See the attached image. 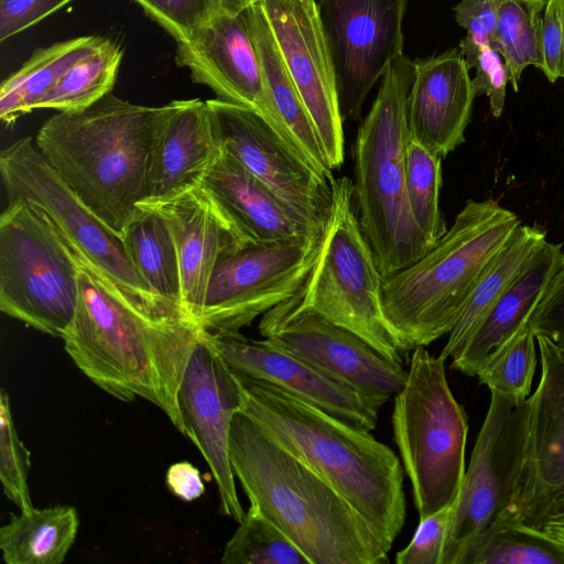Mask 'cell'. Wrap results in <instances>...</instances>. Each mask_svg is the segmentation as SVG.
<instances>
[{"label": "cell", "instance_id": "1", "mask_svg": "<svg viewBox=\"0 0 564 564\" xmlns=\"http://www.w3.org/2000/svg\"><path fill=\"white\" fill-rule=\"evenodd\" d=\"M75 252L79 295L62 336L65 351L101 390L123 402L141 398L153 403L185 435L178 390L206 330L180 308L131 300Z\"/></svg>", "mask_w": 564, "mask_h": 564}, {"label": "cell", "instance_id": "2", "mask_svg": "<svg viewBox=\"0 0 564 564\" xmlns=\"http://www.w3.org/2000/svg\"><path fill=\"white\" fill-rule=\"evenodd\" d=\"M237 376L243 392L240 412L333 487L390 551L406 513L404 470L395 453L369 431L280 387Z\"/></svg>", "mask_w": 564, "mask_h": 564}, {"label": "cell", "instance_id": "3", "mask_svg": "<svg viewBox=\"0 0 564 564\" xmlns=\"http://www.w3.org/2000/svg\"><path fill=\"white\" fill-rule=\"evenodd\" d=\"M174 108L142 106L112 93L91 106L58 112L35 144L80 200L121 235L148 195L155 143Z\"/></svg>", "mask_w": 564, "mask_h": 564}, {"label": "cell", "instance_id": "4", "mask_svg": "<svg viewBox=\"0 0 564 564\" xmlns=\"http://www.w3.org/2000/svg\"><path fill=\"white\" fill-rule=\"evenodd\" d=\"M229 456L250 505L273 522L310 564L389 562V551L366 520L242 412L231 422Z\"/></svg>", "mask_w": 564, "mask_h": 564}, {"label": "cell", "instance_id": "5", "mask_svg": "<svg viewBox=\"0 0 564 564\" xmlns=\"http://www.w3.org/2000/svg\"><path fill=\"white\" fill-rule=\"evenodd\" d=\"M519 225L496 200L468 199L426 254L383 280L384 315L406 351L448 335L484 268Z\"/></svg>", "mask_w": 564, "mask_h": 564}, {"label": "cell", "instance_id": "6", "mask_svg": "<svg viewBox=\"0 0 564 564\" xmlns=\"http://www.w3.org/2000/svg\"><path fill=\"white\" fill-rule=\"evenodd\" d=\"M413 78L414 61L408 56L390 63L354 144L357 217L383 279L433 248L414 221L406 195L404 154Z\"/></svg>", "mask_w": 564, "mask_h": 564}, {"label": "cell", "instance_id": "7", "mask_svg": "<svg viewBox=\"0 0 564 564\" xmlns=\"http://www.w3.org/2000/svg\"><path fill=\"white\" fill-rule=\"evenodd\" d=\"M391 421L419 519L454 505L466 471L468 416L449 388L445 360L424 346L412 350Z\"/></svg>", "mask_w": 564, "mask_h": 564}, {"label": "cell", "instance_id": "8", "mask_svg": "<svg viewBox=\"0 0 564 564\" xmlns=\"http://www.w3.org/2000/svg\"><path fill=\"white\" fill-rule=\"evenodd\" d=\"M383 276L357 217L352 181H332V202L313 268L293 296L299 305L352 332L403 366L409 351L388 323Z\"/></svg>", "mask_w": 564, "mask_h": 564}, {"label": "cell", "instance_id": "9", "mask_svg": "<svg viewBox=\"0 0 564 564\" xmlns=\"http://www.w3.org/2000/svg\"><path fill=\"white\" fill-rule=\"evenodd\" d=\"M78 295L74 248L42 208L23 199L8 200L0 216V310L62 338Z\"/></svg>", "mask_w": 564, "mask_h": 564}, {"label": "cell", "instance_id": "10", "mask_svg": "<svg viewBox=\"0 0 564 564\" xmlns=\"http://www.w3.org/2000/svg\"><path fill=\"white\" fill-rule=\"evenodd\" d=\"M0 172L8 200L23 199L42 208L70 246L123 294L150 306L181 308L148 291L121 235L80 200L31 138L1 151Z\"/></svg>", "mask_w": 564, "mask_h": 564}, {"label": "cell", "instance_id": "11", "mask_svg": "<svg viewBox=\"0 0 564 564\" xmlns=\"http://www.w3.org/2000/svg\"><path fill=\"white\" fill-rule=\"evenodd\" d=\"M322 230L273 241H247L225 251L212 272L198 325L239 332L294 296L318 253Z\"/></svg>", "mask_w": 564, "mask_h": 564}, {"label": "cell", "instance_id": "12", "mask_svg": "<svg viewBox=\"0 0 564 564\" xmlns=\"http://www.w3.org/2000/svg\"><path fill=\"white\" fill-rule=\"evenodd\" d=\"M444 546L443 564H454L474 539L500 527L517 492L523 464L529 398L514 401L490 392Z\"/></svg>", "mask_w": 564, "mask_h": 564}, {"label": "cell", "instance_id": "13", "mask_svg": "<svg viewBox=\"0 0 564 564\" xmlns=\"http://www.w3.org/2000/svg\"><path fill=\"white\" fill-rule=\"evenodd\" d=\"M539 384L529 397L523 464L506 521L540 528L564 522V348L535 335Z\"/></svg>", "mask_w": 564, "mask_h": 564}, {"label": "cell", "instance_id": "14", "mask_svg": "<svg viewBox=\"0 0 564 564\" xmlns=\"http://www.w3.org/2000/svg\"><path fill=\"white\" fill-rule=\"evenodd\" d=\"M343 121L358 120L391 62L403 55L406 0H318Z\"/></svg>", "mask_w": 564, "mask_h": 564}, {"label": "cell", "instance_id": "15", "mask_svg": "<svg viewBox=\"0 0 564 564\" xmlns=\"http://www.w3.org/2000/svg\"><path fill=\"white\" fill-rule=\"evenodd\" d=\"M275 346L339 378L383 405L405 383L408 370L387 359L352 332L302 307L294 297L274 306L259 323Z\"/></svg>", "mask_w": 564, "mask_h": 564}, {"label": "cell", "instance_id": "16", "mask_svg": "<svg viewBox=\"0 0 564 564\" xmlns=\"http://www.w3.org/2000/svg\"><path fill=\"white\" fill-rule=\"evenodd\" d=\"M206 104L221 149L304 219L323 228L330 208L332 181L323 178L253 109L218 98Z\"/></svg>", "mask_w": 564, "mask_h": 564}, {"label": "cell", "instance_id": "17", "mask_svg": "<svg viewBox=\"0 0 564 564\" xmlns=\"http://www.w3.org/2000/svg\"><path fill=\"white\" fill-rule=\"evenodd\" d=\"M242 402V386L237 373L206 330L188 359L178 390V404L185 436L198 448L216 482L220 511L238 523L245 511L230 463L229 432Z\"/></svg>", "mask_w": 564, "mask_h": 564}, {"label": "cell", "instance_id": "18", "mask_svg": "<svg viewBox=\"0 0 564 564\" xmlns=\"http://www.w3.org/2000/svg\"><path fill=\"white\" fill-rule=\"evenodd\" d=\"M332 170L344 163L336 75L316 0L259 2Z\"/></svg>", "mask_w": 564, "mask_h": 564}, {"label": "cell", "instance_id": "19", "mask_svg": "<svg viewBox=\"0 0 564 564\" xmlns=\"http://www.w3.org/2000/svg\"><path fill=\"white\" fill-rule=\"evenodd\" d=\"M175 59L189 69L193 82L210 88L218 99L260 113L299 152L268 96L245 12L220 11L187 40L177 42Z\"/></svg>", "mask_w": 564, "mask_h": 564}, {"label": "cell", "instance_id": "20", "mask_svg": "<svg viewBox=\"0 0 564 564\" xmlns=\"http://www.w3.org/2000/svg\"><path fill=\"white\" fill-rule=\"evenodd\" d=\"M214 345L237 373L280 387L341 421L371 432L381 404L339 378L270 340L240 332L210 333Z\"/></svg>", "mask_w": 564, "mask_h": 564}, {"label": "cell", "instance_id": "21", "mask_svg": "<svg viewBox=\"0 0 564 564\" xmlns=\"http://www.w3.org/2000/svg\"><path fill=\"white\" fill-rule=\"evenodd\" d=\"M476 93L458 48L414 61L408 97L410 138L444 158L465 141Z\"/></svg>", "mask_w": 564, "mask_h": 564}, {"label": "cell", "instance_id": "22", "mask_svg": "<svg viewBox=\"0 0 564 564\" xmlns=\"http://www.w3.org/2000/svg\"><path fill=\"white\" fill-rule=\"evenodd\" d=\"M150 206L160 209L170 224L180 261L181 307L197 323L218 258L251 240L200 186Z\"/></svg>", "mask_w": 564, "mask_h": 564}, {"label": "cell", "instance_id": "23", "mask_svg": "<svg viewBox=\"0 0 564 564\" xmlns=\"http://www.w3.org/2000/svg\"><path fill=\"white\" fill-rule=\"evenodd\" d=\"M220 152L206 101L174 100L155 143L148 195L141 204H163L198 187Z\"/></svg>", "mask_w": 564, "mask_h": 564}, {"label": "cell", "instance_id": "24", "mask_svg": "<svg viewBox=\"0 0 564 564\" xmlns=\"http://www.w3.org/2000/svg\"><path fill=\"white\" fill-rule=\"evenodd\" d=\"M199 186L250 240L273 241L323 229L304 219L224 149Z\"/></svg>", "mask_w": 564, "mask_h": 564}, {"label": "cell", "instance_id": "25", "mask_svg": "<svg viewBox=\"0 0 564 564\" xmlns=\"http://www.w3.org/2000/svg\"><path fill=\"white\" fill-rule=\"evenodd\" d=\"M562 253L561 243L545 242L452 359V369L470 377L478 373L489 356L527 321L555 273Z\"/></svg>", "mask_w": 564, "mask_h": 564}, {"label": "cell", "instance_id": "26", "mask_svg": "<svg viewBox=\"0 0 564 564\" xmlns=\"http://www.w3.org/2000/svg\"><path fill=\"white\" fill-rule=\"evenodd\" d=\"M259 56L268 96L299 152L325 180L330 169L314 124L288 72L271 29L259 3L243 11Z\"/></svg>", "mask_w": 564, "mask_h": 564}, {"label": "cell", "instance_id": "27", "mask_svg": "<svg viewBox=\"0 0 564 564\" xmlns=\"http://www.w3.org/2000/svg\"><path fill=\"white\" fill-rule=\"evenodd\" d=\"M538 226L519 225L484 268L440 357L455 358L492 305L513 284L546 242Z\"/></svg>", "mask_w": 564, "mask_h": 564}, {"label": "cell", "instance_id": "28", "mask_svg": "<svg viewBox=\"0 0 564 564\" xmlns=\"http://www.w3.org/2000/svg\"><path fill=\"white\" fill-rule=\"evenodd\" d=\"M121 237L148 291L181 307L178 254L172 229L163 213L154 206L139 205Z\"/></svg>", "mask_w": 564, "mask_h": 564}, {"label": "cell", "instance_id": "29", "mask_svg": "<svg viewBox=\"0 0 564 564\" xmlns=\"http://www.w3.org/2000/svg\"><path fill=\"white\" fill-rule=\"evenodd\" d=\"M78 527L77 511L70 506L23 510L0 528L3 561L61 564L75 542Z\"/></svg>", "mask_w": 564, "mask_h": 564}, {"label": "cell", "instance_id": "30", "mask_svg": "<svg viewBox=\"0 0 564 564\" xmlns=\"http://www.w3.org/2000/svg\"><path fill=\"white\" fill-rule=\"evenodd\" d=\"M86 35L36 50L0 87V119L4 126L33 110L59 78L99 42Z\"/></svg>", "mask_w": 564, "mask_h": 564}, {"label": "cell", "instance_id": "31", "mask_svg": "<svg viewBox=\"0 0 564 564\" xmlns=\"http://www.w3.org/2000/svg\"><path fill=\"white\" fill-rule=\"evenodd\" d=\"M122 56L119 44L100 37L46 93L36 109L70 112L91 106L111 93Z\"/></svg>", "mask_w": 564, "mask_h": 564}, {"label": "cell", "instance_id": "32", "mask_svg": "<svg viewBox=\"0 0 564 564\" xmlns=\"http://www.w3.org/2000/svg\"><path fill=\"white\" fill-rule=\"evenodd\" d=\"M496 28L491 45L506 63L509 82L519 90L524 68L542 67V12L547 0H494Z\"/></svg>", "mask_w": 564, "mask_h": 564}, {"label": "cell", "instance_id": "33", "mask_svg": "<svg viewBox=\"0 0 564 564\" xmlns=\"http://www.w3.org/2000/svg\"><path fill=\"white\" fill-rule=\"evenodd\" d=\"M404 161L406 195L413 219L434 247L447 231L440 209L442 158L410 138Z\"/></svg>", "mask_w": 564, "mask_h": 564}, {"label": "cell", "instance_id": "34", "mask_svg": "<svg viewBox=\"0 0 564 564\" xmlns=\"http://www.w3.org/2000/svg\"><path fill=\"white\" fill-rule=\"evenodd\" d=\"M223 564H310L304 553L254 506L226 543Z\"/></svg>", "mask_w": 564, "mask_h": 564}, {"label": "cell", "instance_id": "35", "mask_svg": "<svg viewBox=\"0 0 564 564\" xmlns=\"http://www.w3.org/2000/svg\"><path fill=\"white\" fill-rule=\"evenodd\" d=\"M536 367V338L527 321L487 359L476 375L490 392L514 401L530 397Z\"/></svg>", "mask_w": 564, "mask_h": 564}, {"label": "cell", "instance_id": "36", "mask_svg": "<svg viewBox=\"0 0 564 564\" xmlns=\"http://www.w3.org/2000/svg\"><path fill=\"white\" fill-rule=\"evenodd\" d=\"M454 564H564V554L550 543L505 524L469 542Z\"/></svg>", "mask_w": 564, "mask_h": 564}, {"label": "cell", "instance_id": "37", "mask_svg": "<svg viewBox=\"0 0 564 564\" xmlns=\"http://www.w3.org/2000/svg\"><path fill=\"white\" fill-rule=\"evenodd\" d=\"M30 452L23 445L12 417L10 398L0 392V479L6 497L20 511L34 508L28 484Z\"/></svg>", "mask_w": 564, "mask_h": 564}, {"label": "cell", "instance_id": "38", "mask_svg": "<svg viewBox=\"0 0 564 564\" xmlns=\"http://www.w3.org/2000/svg\"><path fill=\"white\" fill-rule=\"evenodd\" d=\"M459 51L467 67L475 68L471 79L476 95H486L494 117L499 118L505 109L506 88L509 74L505 61L495 51L490 41H475L465 36Z\"/></svg>", "mask_w": 564, "mask_h": 564}, {"label": "cell", "instance_id": "39", "mask_svg": "<svg viewBox=\"0 0 564 564\" xmlns=\"http://www.w3.org/2000/svg\"><path fill=\"white\" fill-rule=\"evenodd\" d=\"M175 41L187 40L220 10V0H134Z\"/></svg>", "mask_w": 564, "mask_h": 564}, {"label": "cell", "instance_id": "40", "mask_svg": "<svg viewBox=\"0 0 564 564\" xmlns=\"http://www.w3.org/2000/svg\"><path fill=\"white\" fill-rule=\"evenodd\" d=\"M455 503L419 519L410 543L397 553L395 563L443 564L444 546Z\"/></svg>", "mask_w": 564, "mask_h": 564}, {"label": "cell", "instance_id": "41", "mask_svg": "<svg viewBox=\"0 0 564 564\" xmlns=\"http://www.w3.org/2000/svg\"><path fill=\"white\" fill-rule=\"evenodd\" d=\"M527 324L534 335L547 337L564 348V251L560 264Z\"/></svg>", "mask_w": 564, "mask_h": 564}, {"label": "cell", "instance_id": "42", "mask_svg": "<svg viewBox=\"0 0 564 564\" xmlns=\"http://www.w3.org/2000/svg\"><path fill=\"white\" fill-rule=\"evenodd\" d=\"M541 70L551 83L564 78V9L563 0H547L542 14Z\"/></svg>", "mask_w": 564, "mask_h": 564}, {"label": "cell", "instance_id": "43", "mask_svg": "<svg viewBox=\"0 0 564 564\" xmlns=\"http://www.w3.org/2000/svg\"><path fill=\"white\" fill-rule=\"evenodd\" d=\"M73 0H0V41L32 28Z\"/></svg>", "mask_w": 564, "mask_h": 564}, {"label": "cell", "instance_id": "44", "mask_svg": "<svg viewBox=\"0 0 564 564\" xmlns=\"http://www.w3.org/2000/svg\"><path fill=\"white\" fill-rule=\"evenodd\" d=\"M454 13L467 37L491 42L497 19L494 0H462L454 7Z\"/></svg>", "mask_w": 564, "mask_h": 564}, {"label": "cell", "instance_id": "45", "mask_svg": "<svg viewBox=\"0 0 564 564\" xmlns=\"http://www.w3.org/2000/svg\"><path fill=\"white\" fill-rule=\"evenodd\" d=\"M165 480L171 492L186 502L196 500L205 492L199 470L188 462L172 464Z\"/></svg>", "mask_w": 564, "mask_h": 564}, {"label": "cell", "instance_id": "46", "mask_svg": "<svg viewBox=\"0 0 564 564\" xmlns=\"http://www.w3.org/2000/svg\"><path fill=\"white\" fill-rule=\"evenodd\" d=\"M507 525H511L535 538H539L550 543L564 554V522H547L536 529L529 528L519 523H508Z\"/></svg>", "mask_w": 564, "mask_h": 564}, {"label": "cell", "instance_id": "47", "mask_svg": "<svg viewBox=\"0 0 564 564\" xmlns=\"http://www.w3.org/2000/svg\"><path fill=\"white\" fill-rule=\"evenodd\" d=\"M262 0H220V10L228 14H239Z\"/></svg>", "mask_w": 564, "mask_h": 564}, {"label": "cell", "instance_id": "48", "mask_svg": "<svg viewBox=\"0 0 564 564\" xmlns=\"http://www.w3.org/2000/svg\"><path fill=\"white\" fill-rule=\"evenodd\" d=\"M563 9H564V0H563Z\"/></svg>", "mask_w": 564, "mask_h": 564}]
</instances>
